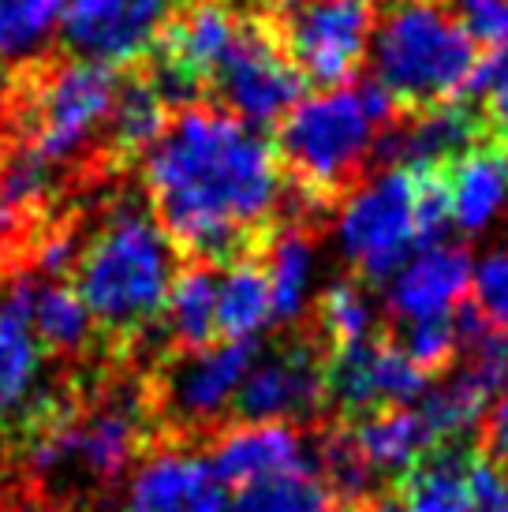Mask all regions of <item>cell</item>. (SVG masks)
<instances>
[{
	"instance_id": "4dcf8cb0",
	"label": "cell",
	"mask_w": 508,
	"mask_h": 512,
	"mask_svg": "<svg viewBox=\"0 0 508 512\" xmlns=\"http://www.w3.org/2000/svg\"><path fill=\"white\" fill-rule=\"evenodd\" d=\"M479 53H508V0H452Z\"/></svg>"
},
{
	"instance_id": "3957f363",
	"label": "cell",
	"mask_w": 508,
	"mask_h": 512,
	"mask_svg": "<svg viewBox=\"0 0 508 512\" xmlns=\"http://www.w3.org/2000/svg\"><path fill=\"white\" fill-rule=\"evenodd\" d=\"M71 273L94 326L131 341L161 318L176 273V247L157 217L139 206H116L79 247Z\"/></svg>"
},
{
	"instance_id": "e575fe53",
	"label": "cell",
	"mask_w": 508,
	"mask_h": 512,
	"mask_svg": "<svg viewBox=\"0 0 508 512\" xmlns=\"http://www.w3.org/2000/svg\"><path fill=\"white\" fill-rule=\"evenodd\" d=\"M258 4H266V8H292L296 0H258Z\"/></svg>"
},
{
	"instance_id": "ac0fdd59",
	"label": "cell",
	"mask_w": 508,
	"mask_h": 512,
	"mask_svg": "<svg viewBox=\"0 0 508 512\" xmlns=\"http://www.w3.org/2000/svg\"><path fill=\"white\" fill-rule=\"evenodd\" d=\"M169 101L157 90V83L150 79V72L135 64L131 72L120 79L116 86L113 109L105 116V154L116 165H127L135 157H146L150 146L165 135L169 128Z\"/></svg>"
},
{
	"instance_id": "9c48e42d",
	"label": "cell",
	"mask_w": 508,
	"mask_h": 512,
	"mask_svg": "<svg viewBox=\"0 0 508 512\" xmlns=\"http://www.w3.org/2000/svg\"><path fill=\"white\" fill-rule=\"evenodd\" d=\"M34 288V273H12L0 281V427L12 430L15 441L64 408L57 397L42 393L45 348L30 329Z\"/></svg>"
},
{
	"instance_id": "f546056e",
	"label": "cell",
	"mask_w": 508,
	"mask_h": 512,
	"mask_svg": "<svg viewBox=\"0 0 508 512\" xmlns=\"http://www.w3.org/2000/svg\"><path fill=\"white\" fill-rule=\"evenodd\" d=\"M400 348H404V352L411 356V363L423 367L430 378H434V374H445V370L452 367V359L460 356V341H456L452 314L423 318V322H408Z\"/></svg>"
},
{
	"instance_id": "277c9868",
	"label": "cell",
	"mask_w": 508,
	"mask_h": 512,
	"mask_svg": "<svg viewBox=\"0 0 508 512\" xmlns=\"http://www.w3.org/2000/svg\"><path fill=\"white\" fill-rule=\"evenodd\" d=\"M367 53L374 57V79L404 113L460 101L482 60L449 0H385Z\"/></svg>"
},
{
	"instance_id": "8d00e7d4",
	"label": "cell",
	"mask_w": 508,
	"mask_h": 512,
	"mask_svg": "<svg viewBox=\"0 0 508 512\" xmlns=\"http://www.w3.org/2000/svg\"><path fill=\"white\" fill-rule=\"evenodd\" d=\"M0 464H4V445H0Z\"/></svg>"
},
{
	"instance_id": "52a82bcc",
	"label": "cell",
	"mask_w": 508,
	"mask_h": 512,
	"mask_svg": "<svg viewBox=\"0 0 508 512\" xmlns=\"http://www.w3.org/2000/svg\"><path fill=\"white\" fill-rule=\"evenodd\" d=\"M210 90L232 116L266 131L281 124V116L307 94V79L284 49L281 23L258 12L240 19Z\"/></svg>"
},
{
	"instance_id": "7c38bea8",
	"label": "cell",
	"mask_w": 508,
	"mask_h": 512,
	"mask_svg": "<svg viewBox=\"0 0 508 512\" xmlns=\"http://www.w3.org/2000/svg\"><path fill=\"white\" fill-rule=\"evenodd\" d=\"M325 404V352L311 341H296L251 363L232 397L236 423H296L314 419Z\"/></svg>"
},
{
	"instance_id": "d6a6232c",
	"label": "cell",
	"mask_w": 508,
	"mask_h": 512,
	"mask_svg": "<svg viewBox=\"0 0 508 512\" xmlns=\"http://www.w3.org/2000/svg\"><path fill=\"white\" fill-rule=\"evenodd\" d=\"M482 453L508 468V378L497 389L494 404L482 419Z\"/></svg>"
},
{
	"instance_id": "7402d4cb",
	"label": "cell",
	"mask_w": 508,
	"mask_h": 512,
	"mask_svg": "<svg viewBox=\"0 0 508 512\" xmlns=\"http://www.w3.org/2000/svg\"><path fill=\"white\" fill-rule=\"evenodd\" d=\"M266 322H273L266 266L254 255L228 262L225 273L217 277V337L254 341Z\"/></svg>"
},
{
	"instance_id": "83f0119b",
	"label": "cell",
	"mask_w": 508,
	"mask_h": 512,
	"mask_svg": "<svg viewBox=\"0 0 508 512\" xmlns=\"http://www.w3.org/2000/svg\"><path fill=\"white\" fill-rule=\"evenodd\" d=\"M411 195H415V240L423 251L445 240V232L452 228L449 169H438V165L411 169Z\"/></svg>"
},
{
	"instance_id": "d6986e66",
	"label": "cell",
	"mask_w": 508,
	"mask_h": 512,
	"mask_svg": "<svg viewBox=\"0 0 508 512\" xmlns=\"http://www.w3.org/2000/svg\"><path fill=\"white\" fill-rule=\"evenodd\" d=\"M452 225L475 236L494 225L508 202V154L486 135L449 165Z\"/></svg>"
},
{
	"instance_id": "8992f818",
	"label": "cell",
	"mask_w": 508,
	"mask_h": 512,
	"mask_svg": "<svg viewBox=\"0 0 508 512\" xmlns=\"http://www.w3.org/2000/svg\"><path fill=\"white\" fill-rule=\"evenodd\" d=\"M337 247L367 285H389V277L419 251L411 169L385 165L344 195Z\"/></svg>"
},
{
	"instance_id": "5bb4252c",
	"label": "cell",
	"mask_w": 508,
	"mask_h": 512,
	"mask_svg": "<svg viewBox=\"0 0 508 512\" xmlns=\"http://www.w3.org/2000/svg\"><path fill=\"white\" fill-rule=\"evenodd\" d=\"M127 512H228L210 456L180 438L146 449L127 486Z\"/></svg>"
},
{
	"instance_id": "5b68a950",
	"label": "cell",
	"mask_w": 508,
	"mask_h": 512,
	"mask_svg": "<svg viewBox=\"0 0 508 512\" xmlns=\"http://www.w3.org/2000/svg\"><path fill=\"white\" fill-rule=\"evenodd\" d=\"M34 68L12 79L4 113L15 128V143L27 146L45 165H64L105 128L120 72L98 60H30Z\"/></svg>"
},
{
	"instance_id": "d590c367",
	"label": "cell",
	"mask_w": 508,
	"mask_h": 512,
	"mask_svg": "<svg viewBox=\"0 0 508 512\" xmlns=\"http://www.w3.org/2000/svg\"><path fill=\"white\" fill-rule=\"evenodd\" d=\"M482 512H508V494L501 501H497V505H490V509H482Z\"/></svg>"
},
{
	"instance_id": "ba28073f",
	"label": "cell",
	"mask_w": 508,
	"mask_h": 512,
	"mask_svg": "<svg viewBox=\"0 0 508 512\" xmlns=\"http://www.w3.org/2000/svg\"><path fill=\"white\" fill-rule=\"evenodd\" d=\"M378 0H296L281 15V38L307 86H348L370 49Z\"/></svg>"
},
{
	"instance_id": "6da1fadb",
	"label": "cell",
	"mask_w": 508,
	"mask_h": 512,
	"mask_svg": "<svg viewBox=\"0 0 508 512\" xmlns=\"http://www.w3.org/2000/svg\"><path fill=\"white\" fill-rule=\"evenodd\" d=\"M157 225L195 262L262 251L284 199V165L262 128L213 105H184L142 161Z\"/></svg>"
},
{
	"instance_id": "603a6c76",
	"label": "cell",
	"mask_w": 508,
	"mask_h": 512,
	"mask_svg": "<svg viewBox=\"0 0 508 512\" xmlns=\"http://www.w3.org/2000/svg\"><path fill=\"white\" fill-rule=\"evenodd\" d=\"M266 255V277H269V303H273V322H296L307 307L314 277V243L299 225L277 228L262 243Z\"/></svg>"
},
{
	"instance_id": "1f68e13d",
	"label": "cell",
	"mask_w": 508,
	"mask_h": 512,
	"mask_svg": "<svg viewBox=\"0 0 508 512\" xmlns=\"http://www.w3.org/2000/svg\"><path fill=\"white\" fill-rule=\"evenodd\" d=\"M475 285V307L486 314V322L501 333H508V251H490L479 266L471 270Z\"/></svg>"
},
{
	"instance_id": "f1b7e54d",
	"label": "cell",
	"mask_w": 508,
	"mask_h": 512,
	"mask_svg": "<svg viewBox=\"0 0 508 512\" xmlns=\"http://www.w3.org/2000/svg\"><path fill=\"white\" fill-rule=\"evenodd\" d=\"M467 94L482 98L479 116L486 124V135L508 154V53H482Z\"/></svg>"
},
{
	"instance_id": "ffe728a7",
	"label": "cell",
	"mask_w": 508,
	"mask_h": 512,
	"mask_svg": "<svg viewBox=\"0 0 508 512\" xmlns=\"http://www.w3.org/2000/svg\"><path fill=\"white\" fill-rule=\"evenodd\" d=\"M157 326L180 356L217 341V273L210 262H187L172 273Z\"/></svg>"
},
{
	"instance_id": "cb8c5ba5",
	"label": "cell",
	"mask_w": 508,
	"mask_h": 512,
	"mask_svg": "<svg viewBox=\"0 0 508 512\" xmlns=\"http://www.w3.org/2000/svg\"><path fill=\"white\" fill-rule=\"evenodd\" d=\"M30 329L42 348L57 356H79L94 337V318L86 311L83 296L68 281H38L30 303Z\"/></svg>"
},
{
	"instance_id": "484cf974",
	"label": "cell",
	"mask_w": 508,
	"mask_h": 512,
	"mask_svg": "<svg viewBox=\"0 0 508 512\" xmlns=\"http://www.w3.org/2000/svg\"><path fill=\"white\" fill-rule=\"evenodd\" d=\"M236 494L240 498L228 512H340L337 498L314 471L266 479V483L236 490Z\"/></svg>"
},
{
	"instance_id": "44dd1931",
	"label": "cell",
	"mask_w": 508,
	"mask_h": 512,
	"mask_svg": "<svg viewBox=\"0 0 508 512\" xmlns=\"http://www.w3.org/2000/svg\"><path fill=\"white\" fill-rule=\"evenodd\" d=\"M348 427L374 475H400L430 445H438L419 408H378V412L352 419Z\"/></svg>"
},
{
	"instance_id": "9a60e30c",
	"label": "cell",
	"mask_w": 508,
	"mask_h": 512,
	"mask_svg": "<svg viewBox=\"0 0 508 512\" xmlns=\"http://www.w3.org/2000/svg\"><path fill=\"white\" fill-rule=\"evenodd\" d=\"M210 464L225 486L247 490L266 479L314 471V456L292 423H236L217 434Z\"/></svg>"
},
{
	"instance_id": "2e32d148",
	"label": "cell",
	"mask_w": 508,
	"mask_h": 512,
	"mask_svg": "<svg viewBox=\"0 0 508 512\" xmlns=\"http://www.w3.org/2000/svg\"><path fill=\"white\" fill-rule=\"evenodd\" d=\"M471 270H475V262L467 255V247H449V243L423 247L389 277L385 307L404 326L452 314L471 288Z\"/></svg>"
},
{
	"instance_id": "e0dca14e",
	"label": "cell",
	"mask_w": 508,
	"mask_h": 512,
	"mask_svg": "<svg viewBox=\"0 0 508 512\" xmlns=\"http://www.w3.org/2000/svg\"><path fill=\"white\" fill-rule=\"evenodd\" d=\"M505 378L508 370L494 363L464 359V367L438 382V389H426L419 415L426 419L434 441H464L471 430H479Z\"/></svg>"
},
{
	"instance_id": "30bf717a",
	"label": "cell",
	"mask_w": 508,
	"mask_h": 512,
	"mask_svg": "<svg viewBox=\"0 0 508 512\" xmlns=\"http://www.w3.org/2000/svg\"><path fill=\"white\" fill-rule=\"evenodd\" d=\"M430 389V374L415 367L400 341L367 337L325 352V400L344 423L378 408H411Z\"/></svg>"
},
{
	"instance_id": "7a4b0ae2",
	"label": "cell",
	"mask_w": 508,
	"mask_h": 512,
	"mask_svg": "<svg viewBox=\"0 0 508 512\" xmlns=\"http://www.w3.org/2000/svg\"><path fill=\"white\" fill-rule=\"evenodd\" d=\"M396 101L370 75L355 86H333L303 98L277 124V157L314 206L340 199L370 165L381 128L396 120Z\"/></svg>"
},
{
	"instance_id": "8fae6325",
	"label": "cell",
	"mask_w": 508,
	"mask_h": 512,
	"mask_svg": "<svg viewBox=\"0 0 508 512\" xmlns=\"http://www.w3.org/2000/svg\"><path fill=\"white\" fill-rule=\"evenodd\" d=\"M176 4L180 0H68L60 38L71 57L135 68L150 57Z\"/></svg>"
},
{
	"instance_id": "d4e9b609",
	"label": "cell",
	"mask_w": 508,
	"mask_h": 512,
	"mask_svg": "<svg viewBox=\"0 0 508 512\" xmlns=\"http://www.w3.org/2000/svg\"><path fill=\"white\" fill-rule=\"evenodd\" d=\"M64 8L68 0H0V60H38V53L57 34Z\"/></svg>"
},
{
	"instance_id": "4316f807",
	"label": "cell",
	"mask_w": 508,
	"mask_h": 512,
	"mask_svg": "<svg viewBox=\"0 0 508 512\" xmlns=\"http://www.w3.org/2000/svg\"><path fill=\"white\" fill-rule=\"evenodd\" d=\"M314 314H318L322 337L329 341V352L374 337V303L367 299L363 285H355V281H337V285L325 288Z\"/></svg>"
},
{
	"instance_id": "836d02e7",
	"label": "cell",
	"mask_w": 508,
	"mask_h": 512,
	"mask_svg": "<svg viewBox=\"0 0 508 512\" xmlns=\"http://www.w3.org/2000/svg\"><path fill=\"white\" fill-rule=\"evenodd\" d=\"M8 90H12V79H8L4 64H0V113H4V105H8Z\"/></svg>"
},
{
	"instance_id": "74e56055",
	"label": "cell",
	"mask_w": 508,
	"mask_h": 512,
	"mask_svg": "<svg viewBox=\"0 0 508 512\" xmlns=\"http://www.w3.org/2000/svg\"><path fill=\"white\" fill-rule=\"evenodd\" d=\"M344 512H355V509H344Z\"/></svg>"
},
{
	"instance_id": "4fadbf2b",
	"label": "cell",
	"mask_w": 508,
	"mask_h": 512,
	"mask_svg": "<svg viewBox=\"0 0 508 512\" xmlns=\"http://www.w3.org/2000/svg\"><path fill=\"white\" fill-rule=\"evenodd\" d=\"M254 356H258L254 341H213L202 352L180 356L161 393V412L180 430L210 427L213 419H221L232 408V397L243 374L251 370Z\"/></svg>"
}]
</instances>
